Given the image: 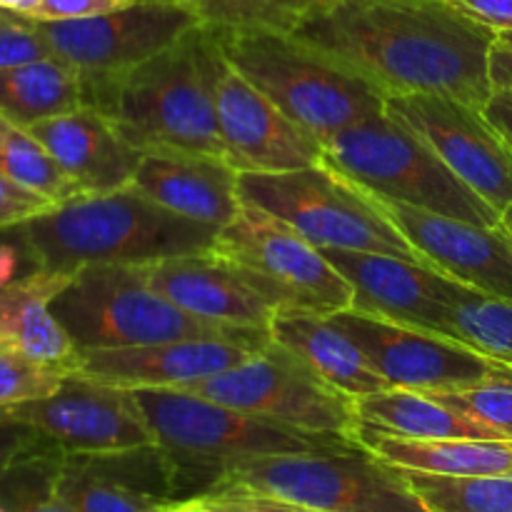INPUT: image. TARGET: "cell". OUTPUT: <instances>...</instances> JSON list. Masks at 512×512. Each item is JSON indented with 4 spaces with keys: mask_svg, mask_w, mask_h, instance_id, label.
I'll list each match as a JSON object with an SVG mask.
<instances>
[{
    "mask_svg": "<svg viewBox=\"0 0 512 512\" xmlns=\"http://www.w3.org/2000/svg\"><path fill=\"white\" fill-rule=\"evenodd\" d=\"M498 43L512 50V30H508V33H498Z\"/></svg>",
    "mask_w": 512,
    "mask_h": 512,
    "instance_id": "obj_49",
    "label": "cell"
},
{
    "mask_svg": "<svg viewBox=\"0 0 512 512\" xmlns=\"http://www.w3.org/2000/svg\"><path fill=\"white\" fill-rule=\"evenodd\" d=\"M368 195L418 250L425 268L488 295L512 300V240L503 228H485L383 195Z\"/></svg>",
    "mask_w": 512,
    "mask_h": 512,
    "instance_id": "obj_17",
    "label": "cell"
},
{
    "mask_svg": "<svg viewBox=\"0 0 512 512\" xmlns=\"http://www.w3.org/2000/svg\"><path fill=\"white\" fill-rule=\"evenodd\" d=\"M320 148V163L365 193L485 228H500L503 213L465 185L423 138L388 110L338 130Z\"/></svg>",
    "mask_w": 512,
    "mask_h": 512,
    "instance_id": "obj_7",
    "label": "cell"
},
{
    "mask_svg": "<svg viewBox=\"0 0 512 512\" xmlns=\"http://www.w3.org/2000/svg\"><path fill=\"white\" fill-rule=\"evenodd\" d=\"M53 315L78 353L105 348L170 343V340L223 338L248 345L270 343L268 330L240 328L198 318L143 283L130 265H88L55 295Z\"/></svg>",
    "mask_w": 512,
    "mask_h": 512,
    "instance_id": "obj_6",
    "label": "cell"
},
{
    "mask_svg": "<svg viewBox=\"0 0 512 512\" xmlns=\"http://www.w3.org/2000/svg\"><path fill=\"white\" fill-rule=\"evenodd\" d=\"M130 3H135V0H40L38 8L25 18L40 20V23L95 18V15H108Z\"/></svg>",
    "mask_w": 512,
    "mask_h": 512,
    "instance_id": "obj_38",
    "label": "cell"
},
{
    "mask_svg": "<svg viewBox=\"0 0 512 512\" xmlns=\"http://www.w3.org/2000/svg\"><path fill=\"white\" fill-rule=\"evenodd\" d=\"M25 130L45 145L83 195L130 188L143 160V153L133 148L103 113L88 105Z\"/></svg>",
    "mask_w": 512,
    "mask_h": 512,
    "instance_id": "obj_22",
    "label": "cell"
},
{
    "mask_svg": "<svg viewBox=\"0 0 512 512\" xmlns=\"http://www.w3.org/2000/svg\"><path fill=\"white\" fill-rule=\"evenodd\" d=\"M355 290V310L445 335L443 275L413 260L358 250H323Z\"/></svg>",
    "mask_w": 512,
    "mask_h": 512,
    "instance_id": "obj_21",
    "label": "cell"
},
{
    "mask_svg": "<svg viewBox=\"0 0 512 512\" xmlns=\"http://www.w3.org/2000/svg\"><path fill=\"white\" fill-rule=\"evenodd\" d=\"M175 390L308 433L355 440L360 425L358 400L330 388L273 340L243 365Z\"/></svg>",
    "mask_w": 512,
    "mask_h": 512,
    "instance_id": "obj_11",
    "label": "cell"
},
{
    "mask_svg": "<svg viewBox=\"0 0 512 512\" xmlns=\"http://www.w3.org/2000/svg\"><path fill=\"white\" fill-rule=\"evenodd\" d=\"M213 33V30H210ZM213 103L225 163L245 173H290L320 163L318 140L293 123L220 53L213 38Z\"/></svg>",
    "mask_w": 512,
    "mask_h": 512,
    "instance_id": "obj_14",
    "label": "cell"
},
{
    "mask_svg": "<svg viewBox=\"0 0 512 512\" xmlns=\"http://www.w3.org/2000/svg\"><path fill=\"white\" fill-rule=\"evenodd\" d=\"M500 228L505 230V235L512 240V208H508L503 213V220H500Z\"/></svg>",
    "mask_w": 512,
    "mask_h": 512,
    "instance_id": "obj_48",
    "label": "cell"
},
{
    "mask_svg": "<svg viewBox=\"0 0 512 512\" xmlns=\"http://www.w3.org/2000/svg\"><path fill=\"white\" fill-rule=\"evenodd\" d=\"M263 348L240 340L193 338L135 348L83 350L73 370L110 388H178L243 365Z\"/></svg>",
    "mask_w": 512,
    "mask_h": 512,
    "instance_id": "obj_19",
    "label": "cell"
},
{
    "mask_svg": "<svg viewBox=\"0 0 512 512\" xmlns=\"http://www.w3.org/2000/svg\"><path fill=\"white\" fill-rule=\"evenodd\" d=\"M38 25L55 58L78 70L85 93L123 78L203 23L183 0H135L108 15Z\"/></svg>",
    "mask_w": 512,
    "mask_h": 512,
    "instance_id": "obj_12",
    "label": "cell"
},
{
    "mask_svg": "<svg viewBox=\"0 0 512 512\" xmlns=\"http://www.w3.org/2000/svg\"><path fill=\"white\" fill-rule=\"evenodd\" d=\"M210 493L268 495L325 512H430L400 468L363 445L243 460L225 468Z\"/></svg>",
    "mask_w": 512,
    "mask_h": 512,
    "instance_id": "obj_8",
    "label": "cell"
},
{
    "mask_svg": "<svg viewBox=\"0 0 512 512\" xmlns=\"http://www.w3.org/2000/svg\"><path fill=\"white\" fill-rule=\"evenodd\" d=\"M213 33L198 25L123 78L83 93L143 155H213L225 160L213 103Z\"/></svg>",
    "mask_w": 512,
    "mask_h": 512,
    "instance_id": "obj_3",
    "label": "cell"
},
{
    "mask_svg": "<svg viewBox=\"0 0 512 512\" xmlns=\"http://www.w3.org/2000/svg\"><path fill=\"white\" fill-rule=\"evenodd\" d=\"M330 318L358 343L375 373L390 388L435 393L483 383L512 368L448 335L430 333L383 315L350 308Z\"/></svg>",
    "mask_w": 512,
    "mask_h": 512,
    "instance_id": "obj_13",
    "label": "cell"
},
{
    "mask_svg": "<svg viewBox=\"0 0 512 512\" xmlns=\"http://www.w3.org/2000/svg\"><path fill=\"white\" fill-rule=\"evenodd\" d=\"M43 440L45 438L38 430H33L30 425L20 423L13 415L0 410V473H3L18 455L35 448V445L43 443Z\"/></svg>",
    "mask_w": 512,
    "mask_h": 512,
    "instance_id": "obj_39",
    "label": "cell"
},
{
    "mask_svg": "<svg viewBox=\"0 0 512 512\" xmlns=\"http://www.w3.org/2000/svg\"><path fill=\"white\" fill-rule=\"evenodd\" d=\"M433 395L440 403L500 430L512 440V368L508 373L493 375L483 383L465 385V388L435 390Z\"/></svg>",
    "mask_w": 512,
    "mask_h": 512,
    "instance_id": "obj_34",
    "label": "cell"
},
{
    "mask_svg": "<svg viewBox=\"0 0 512 512\" xmlns=\"http://www.w3.org/2000/svg\"><path fill=\"white\" fill-rule=\"evenodd\" d=\"M73 275L33 268L0 288V350H10L35 363L75 368L78 348L50 308Z\"/></svg>",
    "mask_w": 512,
    "mask_h": 512,
    "instance_id": "obj_25",
    "label": "cell"
},
{
    "mask_svg": "<svg viewBox=\"0 0 512 512\" xmlns=\"http://www.w3.org/2000/svg\"><path fill=\"white\" fill-rule=\"evenodd\" d=\"M400 473L430 512H512V475L448 478L403 468Z\"/></svg>",
    "mask_w": 512,
    "mask_h": 512,
    "instance_id": "obj_33",
    "label": "cell"
},
{
    "mask_svg": "<svg viewBox=\"0 0 512 512\" xmlns=\"http://www.w3.org/2000/svg\"><path fill=\"white\" fill-rule=\"evenodd\" d=\"M18 230L35 268L50 273L205 253L220 233L213 225L170 213L135 188L78 195Z\"/></svg>",
    "mask_w": 512,
    "mask_h": 512,
    "instance_id": "obj_2",
    "label": "cell"
},
{
    "mask_svg": "<svg viewBox=\"0 0 512 512\" xmlns=\"http://www.w3.org/2000/svg\"><path fill=\"white\" fill-rule=\"evenodd\" d=\"M355 440L388 465L448 478L512 475V440H418L358 425Z\"/></svg>",
    "mask_w": 512,
    "mask_h": 512,
    "instance_id": "obj_26",
    "label": "cell"
},
{
    "mask_svg": "<svg viewBox=\"0 0 512 512\" xmlns=\"http://www.w3.org/2000/svg\"><path fill=\"white\" fill-rule=\"evenodd\" d=\"M53 205L55 203H50L43 195L20 188L0 175V230L18 228V225L33 220L35 215L48 213Z\"/></svg>",
    "mask_w": 512,
    "mask_h": 512,
    "instance_id": "obj_37",
    "label": "cell"
},
{
    "mask_svg": "<svg viewBox=\"0 0 512 512\" xmlns=\"http://www.w3.org/2000/svg\"><path fill=\"white\" fill-rule=\"evenodd\" d=\"M210 495H233V498L243 500V503H248L250 508H255L258 512H325V510L305 508V505L285 503V500L268 498V495H255V493H210ZM200 498H203V495H200Z\"/></svg>",
    "mask_w": 512,
    "mask_h": 512,
    "instance_id": "obj_43",
    "label": "cell"
},
{
    "mask_svg": "<svg viewBox=\"0 0 512 512\" xmlns=\"http://www.w3.org/2000/svg\"><path fill=\"white\" fill-rule=\"evenodd\" d=\"M208 28L293 33L335 0H183Z\"/></svg>",
    "mask_w": 512,
    "mask_h": 512,
    "instance_id": "obj_32",
    "label": "cell"
},
{
    "mask_svg": "<svg viewBox=\"0 0 512 512\" xmlns=\"http://www.w3.org/2000/svg\"><path fill=\"white\" fill-rule=\"evenodd\" d=\"M40 0H0V10L15 15H30L35 8H38Z\"/></svg>",
    "mask_w": 512,
    "mask_h": 512,
    "instance_id": "obj_47",
    "label": "cell"
},
{
    "mask_svg": "<svg viewBox=\"0 0 512 512\" xmlns=\"http://www.w3.org/2000/svg\"><path fill=\"white\" fill-rule=\"evenodd\" d=\"M160 512H210V508L205 505L203 498H185V500H178V503L168 505V508H163Z\"/></svg>",
    "mask_w": 512,
    "mask_h": 512,
    "instance_id": "obj_46",
    "label": "cell"
},
{
    "mask_svg": "<svg viewBox=\"0 0 512 512\" xmlns=\"http://www.w3.org/2000/svg\"><path fill=\"white\" fill-rule=\"evenodd\" d=\"M358 418L363 425L418 440H510L500 430L440 403L420 390L388 388L383 393L358 398Z\"/></svg>",
    "mask_w": 512,
    "mask_h": 512,
    "instance_id": "obj_27",
    "label": "cell"
},
{
    "mask_svg": "<svg viewBox=\"0 0 512 512\" xmlns=\"http://www.w3.org/2000/svg\"><path fill=\"white\" fill-rule=\"evenodd\" d=\"M148 288L180 310L215 323L268 330L275 305L215 250L130 265Z\"/></svg>",
    "mask_w": 512,
    "mask_h": 512,
    "instance_id": "obj_20",
    "label": "cell"
},
{
    "mask_svg": "<svg viewBox=\"0 0 512 512\" xmlns=\"http://www.w3.org/2000/svg\"><path fill=\"white\" fill-rule=\"evenodd\" d=\"M68 373L70 370L58 365L35 363L10 350H0V410L48 398L63 385Z\"/></svg>",
    "mask_w": 512,
    "mask_h": 512,
    "instance_id": "obj_35",
    "label": "cell"
},
{
    "mask_svg": "<svg viewBox=\"0 0 512 512\" xmlns=\"http://www.w3.org/2000/svg\"><path fill=\"white\" fill-rule=\"evenodd\" d=\"M203 500L210 512H258L243 500L233 498V495H203Z\"/></svg>",
    "mask_w": 512,
    "mask_h": 512,
    "instance_id": "obj_45",
    "label": "cell"
},
{
    "mask_svg": "<svg viewBox=\"0 0 512 512\" xmlns=\"http://www.w3.org/2000/svg\"><path fill=\"white\" fill-rule=\"evenodd\" d=\"M268 335L323 383L350 398L358 400L390 388L358 343L330 315L298 305H278L268 323Z\"/></svg>",
    "mask_w": 512,
    "mask_h": 512,
    "instance_id": "obj_24",
    "label": "cell"
},
{
    "mask_svg": "<svg viewBox=\"0 0 512 512\" xmlns=\"http://www.w3.org/2000/svg\"><path fill=\"white\" fill-rule=\"evenodd\" d=\"M445 3L495 33L512 30V0H445Z\"/></svg>",
    "mask_w": 512,
    "mask_h": 512,
    "instance_id": "obj_40",
    "label": "cell"
},
{
    "mask_svg": "<svg viewBox=\"0 0 512 512\" xmlns=\"http://www.w3.org/2000/svg\"><path fill=\"white\" fill-rule=\"evenodd\" d=\"M63 450L43 440L0 473V512H78L55 490Z\"/></svg>",
    "mask_w": 512,
    "mask_h": 512,
    "instance_id": "obj_31",
    "label": "cell"
},
{
    "mask_svg": "<svg viewBox=\"0 0 512 512\" xmlns=\"http://www.w3.org/2000/svg\"><path fill=\"white\" fill-rule=\"evenodd\" d=\"M240 200L268 210L320 250L383 253L423 263L365 190L328 165L240 175Z\"/></svg>",
    "mask_w": 512,
    "mask_h": 512,
    "instance_id": "obj_9",
    "label": "cell"
},
{
    "mask_svg": "<svg viewBox=\"0 0 512 512\" xmlns=\"http://www.w3.org/2000/svg\"><path fill=\"white\" fill-rule=\"evenodd\" d=\"M53 58L38 20L0 10V70Z\"/></svg>",
    "mask_w": 512,
    "mask_h": 512,
    "instance_id": "obj_36",
    "label": "cell"
},
{
    "mask_svg": "<svg viewBox=\"0 0 512 512\" xmlns=\"http://www.w3.org/2000/svg\"><path fill=\"white\" fill-rule=\"evenodd\" d=\"M293 35L385 98L430 93L483 110L495 90L490 53L498 33L445 0H335Z\"/></svg>",
    "mask_w": 512,
    "mask_h": 512,
    "instance_id": "obj_1",
    "label": "cell"
},
{
    "mask_svg": "<svg viewBox=\"0 0 512 512\" xmlns=\"http://www.w3.org/2000/svg\"><path fill=\"white\" fill-rule=\"evenodd\" d=\"M230 65L320 145L338 130L385 113L370 80L293 33L210 28Z\"/></svg>",
    "mask_w": 512,
    "mask_h": 512,
    "instance_id": "obj_5",
    "label": "cell"
},
{
    "mask_svg": "<svg viewBox=\"0 0 512 512\" xmlns=\"http://www.w3.org/2000/svg\"><path fill=\"white\" fill-rule=\"evenodd\" d=\"M445 335L512 365V300L488 295L443 275Z\"/></svg>",
    "mask_w": 512,
    "mask_h": 512,
    "instance_id": "obj_29",
    "label": "cell"
},
{
    "mask_svg": "<svg viewBox=\"0 0 512 512\" xmlns=\"http://www.w3.org/2000/svg\"><path fill=\"white\" fill-rule=\"evenodd\" d=\"M483 115L512 150V90L495 88L490 100L485 103Z\"/></svg>",
    "mask_w": 512,
    "mask_h": 512,
    "instance_id": "obj_41",
    "label": "cell"
},
{
    "mask_svg": "<svg viewBox=\"0 0 512 512\" xmlns=\"http://www.w3.org/2000/svg\"><path fill=\"white\" fill-rule=\"evenodd\" d=\"M385 110L423 138L498 213L512 208V150L485 120L483 110L430 93L388 98Z\"/></svg>",
    "mask_w": 512,
    "mask_h": 512,
    "instance_id": "obj_15",
    "label": "cell"
},
{
    "mask_svg": "<svg viewBox=\"0 0 512 512\" xmlns=\"http://www.w3.org/2000/svg\"><path fill=\"white\" fill-rule=\"evenodd\" d=\"M83 83L73 65L45 58L0 70V115L20 128L83 108Z\"/></svg>",
    "mask_w": 512,
    "mask_h": 512,
    "instance_id": "obj_28",
    "label": "cell"
},
{
    "mask_svg": "<svg viewBox=\"0 0 512 512\" xmlns=\"http://www.w3.org/2000/svg\"><path fill=\"white\" fill-rule=\"evenodd\" d=\"M0 175L25 190L60 205L78 198L80 188L63 173L45 145L30 130L0 115Z\"/></svg>",
    "mask_w": 512,
    "mask_h": 512,
    "instance_id": "obj_30",
    "label": "cell"
},
{
    "mask_svg": "<svg viewBox=\"0 0 512 512\" xmlns=\"http://www.w3.org/2000/svg\"><path fill=\"white\" fill-rule=\"evenodd\" d=\"M165 210L223 228L238 215L240 173L213 155H143L133 185Z\"/></svg>",
    "mask_w": 512,
    "mask_h": 512,
    "instance_id": "obj_23",
    "label": "cell"
},
{
    "mask_svg": "<svg viewBox=\"0 0 512 512\" xmlns=\"http://www.w3.org/2000/svg\"><path fill=\"white\" fill-rule=\"evenodd\" d=\"M130 395L155 443L173 458L183 493L193 490V498L208 493L225 468L243 460L265 455L330 453L360 445L340 435L308 433L270 423L185 390L133 388Z\"/></svg>",
    "mask_w": 512,
    "mask_h": 512,
    "instance_id": "obj_4",
    "label": "cell"
},
{
    "mask_svg": "<svg viewBox=\"0 0 512 512\" xmlns=\"http://www.w3.org/2000/svg\"><path fill=\"white\" fill-rule=\"evenodd\" d=\"M55 490L78 512H160L183 500L173 458L158 443L60 460Z\"/></svg>",
    "mask_w": 512,
    "mask_h": 512,
    "instance_id": "obj_18",
    "label": "cell"
},
{
    "mask_svg": "<svg viewBox=\"0 0 512 512\" xmlns=\"http://www.w3.org/2000/svg\"><path fill=\"white\" fill-rule=\"evenodd\" d=\"M0 233H3V230H0ZM23 258L30 260L28 250H25V243L18 248V245L3 243V240H0V288L10 285L13 280L23 278V275H18ZM30 263H33V260H30Z\"/></svg>",
    "mask_w": 512,
    "mask_h": 512,
    "instance_id": "obj_42",
    "label": "cell"
},
{
    "mask_svg": "<svg viewBox=\"0 0 512 512\" xmlns=\"http://www.w3.org/2000/svg\"><path fill=\"white\" fill-rule=\"evenodd\" d=\"M213 250L275 308L298 305L335 315L355 303L353 285L328 255L258 205H240L238 215L220 228Z\"/></svg>",
    "mask_w": 512,
    "mask_h": 512,
    "instance_id": "obj_10",
    "label": "cell"
},
{
    "mask_svg": "<svg viewBox=\"0 0 512 512\" xmlns=\"http://www.w3.org/2000/svg\"><path fill=\"white\" fill-rule=\"evenodd\" d=\"M5 413L68 455L118 453L155 443L130 390L95 383L75 370L53 395L5 408Z\"/></svg>",
    "mask_w": 512,
    "mask_h": 512,
    "instance_id": "obj_16",
    "label": "cell"
},
{
    "mask_svg": "<svg viewBox=\"0 0 512 512\" xmlns=\"http://www.w3.org/2000/svg\"><path fill=\"white\" fill-rule=\"evenodd\" d=\"M490 78L495 88L512 90V50L500 43H495L490 53Z\"/></svg>",
    "mask_w": 512,
    "mask_h": 512,
    "instance_id": "obj_44",
    "label": "cell"
}]
</instances>
